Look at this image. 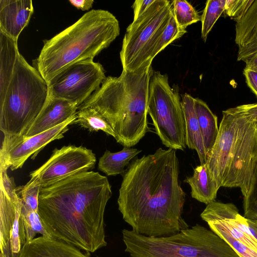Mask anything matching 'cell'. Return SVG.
<instances>
[{
	"mask_svg": "<svg viewBox=\"0 0 257 257\" xmlns=\"http://www.w3.org/2000/svg\"><path fill=\"white\" fill-rule=\"evenodd\" d=\"M176 150L161 148L134 160L117 199L124 221L137 233L164 236L189 227L183 218L186 194L179 182Z\"/></svg>",
	"mask_w": 257,
	"mask_h": 257,
	"instance_id": "1",
	"label": "cell"
},
{
	"mask_svg": "<svg viewBox=\"0 0 257 257\" xmlns=\"http://www.w3.org/2000/svg\"><path fill=\"white\" fill-rule=\"evenodd\" d=\"M111 195L106 176L79 172L42 185L38 213L51 237L93 253L107 245L104 212Z\"/></svg>",
	"mask_w": 257,
	"mask_h": 257,
	"instance_id": "2",
	"label": "cell"
},
{
	"mask_svg": "<svg viewBox=\"0 0 257 257\" xmlns=\"http://www.w3.org/2000/svg\"><path fill=\"white\" fill-rule=\"evenodd\" d=\"M153 71L151 64L135 72L122 70L118 77H106L78 110H95L113 129L116 141L131 148L149 130L148 100Z\"/></svg>",
	"mask_w": 257,
	"mask_h": 257,
	"instance_id": "3",
	"label": "cell"
},
{
	"mask_svg": "<svg viewBox=\"0 0 257 257\" xmlns=\"http://www.w3.org/2000/svg\"><path fill=\"white\" fill-rule=\"evenodd\" d=\"M119 22L110 12L91 10L73 24L44 41L33 65L48 84L56 76L77 62L93 60L119 36Z\"/></svg>",
	"mask_w": 257,
	"mask_h": 257,
	"instance_id": "4",
	"label": "cell"
},
{
	"mask_svg": "<svg viewBox=\"0 0 257 257\" xmlns=\"http://www.w3.org/2000/svg\"><path fill=\"white\" fill-rule=\"evenodd\" d=\"M222 114L217 137L204 163L220 188H239L244 197L257 164L256 123L227 109Z\"/></svg>",
	"mask_w": 257,
	"mask_h": 257,
	"instance_id": "5",
	"label": "cell"
},
{
	"mask_svg": "<svg viewBox=\"0 0 257 257\" xmlns=\"http://www.w3.org/2000/svg\"><path fill=\"white\" fill-rule=\"evenodd\" d=\"M122 235L129 257H239L219 235L198 224L168 236H146L126 229Z\"/></svg>",
	"mask_w": 257,
	"mask_h": 257,
	"instance_id": "6",
	"label": "cell"
},
{
	"mask_svg": "<svg viewBox=\"0 0 257 257\" xmlns=\"http://www.w3.org/2000/svg\"><path fill=\"white\" fill-rule=\"evenodd\" d=\"M48 96L47 83L20 53L6 95L0 101V130L4 135L25 136Z\"/></svg>",
	"mask_w": 257,
	"mask_h": 257,
	"instance_id": "7",
	"label": "cell"
},
{
	"mask_svg": "<svg viewBox=\"0 0 257 257\" xmlns=\"http://www.w3.org/2000/svg\"><path fill=\"white\" fill-rule=\"evenodd\" d=\"M172 11V1L155 0L127 27L119 53L123 71L135 72L152 64L155 47Z\"/></svg>",
	"mask_w": 257,
	"mask_h": 257,
	"instance_id": "8",
	"label": "cell"
},
{
	"mask_svg": "<svg viewBox=\"0 0 257 257\" xmlns=\"http://www.w3.org/2000/svg\"><path fill=\"white\" fill-rule=\"evenodd\" d=\"M148 114L162 144L175 150L186 148L185 122L178 88L171 87L167 74L153 70L150 77Z\"/></svg>",
	"mask_w": 257,
	"mask_h": 257,
	"instance_id": "9",
	"label": "cell"
},
{
	"mask_svg": "<svg viewBox=\"0 0 257 257\" xmlns=\"http://www.w3.org/2000/svg\"><path fill=\"white\" fill-rule=\"evenodd\" d=\"M106 77L101 64L93 60L79 62L50 81L48 96L68 101L78 107L100 87Z\"/></svg>",
	"mask_w": 257,
	"mask_h": 257,
	"instance_id": "10",
	"label": "cell"
},
{
	"mask_svg": "<svg viewBox=\"0 0 257 257\" xmlns=\"http://www.w3.org/2000/svg\"><path fill=\"white\" fill-rule=\"evenodd\" d=\"M7 169H0V248L5 257H18L26 242L21 218L22 200Z\"/></svg>",
	"mask_w": 257,
	"mask_h": 257,
	"instance_id": "11",
	"label": "cell"
},
{
	"mask_svg": "<svg viewBox=\"0 0 257 257\" xmlns=\"http://www.w3.org/2000/svg\"><path fill=\"white\" fill-rule=\"evenodd\" d=\"M96 161L92 150L74 145L55 149L49 159L31 172L30 179L41 186L94 167Z\"/></svg>",
	"mask_w": 257,
	"mask_h": 257,
	"instance_id": "12",
	"label": "cell"
},
{
	"mask_svg": "<svg viewBox=\"0 0 257 257\" xmlns=\"http://www.w3.org/2000/svg\"><path fill=\"white\" fill-rule=\"evenodd\" d=\"M76 117L75 115L54 127L31 137L5 135L0 150V168H10L13 171L22 168L32 155L36 156L47 144L63 138Z\"/></svg>",
	"mask_w": 257,
	"mask_h": 257,
	"instance_id": "13",
	"label": "cell"
},
{
	"mask_svg": "<svg viewBox=\"0 0 257 257\" xmlns=\"http://www.w3.org/2000/svg\"><path fill=\"white\" fill-rule=\"evenodd\" d=\"M77 110L75 104L48 96L42 110L24 136L31 137L54 127L75 116Z\"/></svg>",
	"mask_w": 257,
	"mask_h": 257,
	"instance_id": "14",
	"label": "cell"
},
{
	"mask_svg": "<svg viewBox=\"0 0 257 257\" xmlns=\"http://www.w3.org/2000/svg\"><path fill=\"white\" fill-rule=\"evenodd\" d=\"M33 12L31 0H0V30L18 40Z\"/></svg>",
	"mask_w": 257,
	"mask_h": 257,
	"instance_id": "15",
	"label": "cell"
},
{
	"mask_svg": "<svg viewBox=\"0 0 257 257\" xmlns=\"http://www.w3.org/2000/svg\"><path fill=\"white\" fill-rule=\"evenodd\" d=\"M80 250L52 237L40 236L26 242L18 257H90Z\"/></svg>",
	"mask_w": 257,
	"mask_h": 257,
	"instance_id": "16",
	"label": "cell"
},
{
	"mask_svg": "<svg viewBox=\"0 0 257 257\" xmlns=\"http://www.w3.org/2000/svg\"><path fill=\"white\" fill-rule=\"evenodd\" d=\"M181 104L185 122L186 146L190 149L195 150L197 153L200 164H204L206 154L194 110V98L185 93L182 96Z\"/></svg>",
	"mask_w": 257,
	"mask_h": 257,
	"instance_id": "17",
	"label": "cell"
},
{
	"mask_svg": "<svg viewBox=\"0 0 257 257\" xmlns=\"http://www.w3.org/2000/svg\"><path fill=\"white\" fill-rule=\"evenodd\" d=\"M17 42L0 30V101L6 95L20 53Z\"/></svg>",
	"mask_w": 257,
	"mask_h": 257,
	"instance_id": "18",
	"label": "cell"
},
{
	"mask_svg": "<svg viewBox=\"0 0 257 257\" xmlns=\"http://www.w3.org/2000/svg\"><path fill=\"white\" fill-rule=\"evenodd\" d=\"M184 182L190 185L193 198L206 205L215 200L220 187L205 163L197 166Z\"/></svg>",
	"mask_w": 257,
	"mask_h": 257,
	"instance_id": "19",
	"label": "cell"
},
{
	"mask_svg": "<svg viewBox=\"0 0 257 257\" xmlns=\"http://www.w3.org/2000/svg\"><path fill=\"white\" fill-rule=\"evenodd\" d=\"M194 110L207 155L213 148L219 132L217 117L202 100L194 98Z\"/></svg>",
	"mask_w": 257,
	"mask_h": 257,
	"instance_id": "20",
	"label": "cell"
},
{
	"mask_svg": "<svg viewBox=\"0 0 257 257\" xmlns=\"http://www.w3.org/2000/svg\"><path fill=\"white\" fill-rule=\"evenodd\" d=\"M141 152V150L130 147H123L115 153L106 150L99 159L98 169L107 176L121 174L124 172V167L131 160Z\"/></svg>",
	"mask_w": 257,
	"mask_h": 257,
	"instance_id": "21",
	"label": "cell"
},
{
	"mask_svg": "<svg viewBox=\"0 0 257 257\" xmlns=\"http://www.w3.org/2000/svg\"><path fill=\"white\" fill-rule=\"evenodd\" d=\"M257 34V0L238 20L236 21L235 41L238 46L248 43Z\"/></svg>",
	"mask_w": 257,
	"mask_h": 257,
	"instance_id": "22",
	"label": "cell"
},
{
	"mask_svg": "<svg viewBox=\"0 0 257 257\" xmlns=\"http://www.w3.org/2000/svg\"><path fill=\"white\" fill-rule=\"evenodd\" d=\"M73 124H77L89 132L102 131L107 135L115 137L114 132L106 119L95 110L85 108L78 110Z\"/></svg>",
	"mask_w": 257,
	"mask_h": 257,
	"instance_id": "23",
	"label": "cell"
},
{
	"mask_svg": "<svg viewBox=\"0 0 257 257\" xmlns=\"http://www.w3.org/2000/svg\"><path fill=\"white\" fill-rule=\"evenodd\" d=\"M226 0H208L201 16V38L205 42L215 23L225 11Z\"/></svg>",
	"mask_w": 257,
	"mask_h": 257,
	"instance_id": "24",
	"label": "cell"
},
{
	"mask_svg": "<svg viewBox=\"0 0 257 257\" xmlns=\"http://www.w3.org/2000/svg\"><path fill=\"white\" fill-rule=\"evenodd\" d=\"M172 7L176 21L182 28L186 29L188 26L201 21V16L187 1H173Z\"/></svg>",
	"mask_w": 257,
	"mask_h": 257,
	"instance_id": "25",
	"label": "cell"
},
{
	"mask_svg": "<svg viewBox=\"0 0 257 257\" xmlns=\"http://www.w3.org/2000/svg\"><path fill=\"white\" fill-rule=\"evenodd\" d=\"M21 214L25 232L26 242L33 240L37 234L50 236L42 223L38 211L28 210L22 205Z\"/></svg>",
	"mask_w": 257,
	"mask_h": 257,
	"instance_id": "26",
	"label": "cell"
},
{
	"mask_svg": "<svg viewBox=\"0 0 257 257\" xmlns=\"http://www.w3.org/2000/svg\"><path fill=\"white\" fill-rule=\"evenodd\" d=\"M186 32V29L180 27L177 24L172 10L169 22L155 47L152 59H153L168 45L175 40L181 38Z\"/></svg>",
	"mask_w": 257,
	"mask_h": 257,
	"instance_id": "27",
	"label": "cell"
},
{
	"mask_svg": "<svg viewBox=\"0 0 257 257\" xmlns=\"http://www.w3.org/2000/svg\"><path fill=\"white\" fill-rule=\"evenodd\" d=\"M207 223L210 229L224 240L239 257H257V252L233 238L217 223L210 221Z\"/></svg>",
	"mask_w": 257,
	"mask_h": 257,
	"instance_id": "28",
	"label": "cell"
},
{
	"mask_svg": "<svg viewBox=\"0 0 257 257\" xmlns=\"http://www.w3.org/2000/svg\"><path fill=\"white\" fill-rule=\"evenodd\" d=\"M41 185L30 180L24 186L17 187V192L22 200L23 206L28 210L38 211L39 195Z\"/></svg>",
	"mask_w": 257,
	"mask_h": 257,
	"instance_id": "29",
	"label": "cell"
},
{
	"mask_svg": "<svg viewBox=\"0 0 257 257\" xmlns=\"http://www.w3.org/2000/svg\"><path fill=\"white\" fill-rule=\"evenodd\" d=\"M243 216L248 220H257V164L247 195L243 197Z\"/></svg>",
	"mask_w": 257,
	"mask_h": 257,
	"instance_id": "30",
	"label": "cell"
},
{
	"mask_svg": "<svg viewBox=\"0 0 257 257\" xmlns=\"http://www.w3.org/2000/svg\"><path fill=\"white\" fill-rule=\"evenodd\" d=\"M238 48L237 61L244 62L245 67L257 66V34L248 43Z\"/></svg>",
	"mask_w": 257,
	"mask_h": 257,
	"instance_id": "31",
	"label": "cell"
},
{
	"mask_svg": "<svg viewBox=\"0 0 257 257\" xmlns=\"http://www.w3.org/2000/svg\"><path fill=\"white\" fill-rule=\"evenodd\" d=\"M253 2V0H226L224 12L237 21L244 15Z\"/></svg>",
	"mask_w": 257,
	"mask_h": 257,
	"instance_id": "32",
	"label": "cell"
},
{
	"mask_svg": "<svg viewBox=\"0 0 257 257\" xmlns=\"http://www.w3.org/2000/svg\"><path fill=\"white\" fill-rule=\"evenodd\" d=\"M227 110L257 123V103L240 105Z\"/></svg>",
	"mask_w": 257,
	"mask_h": 257,
	"instance_id": "33",
	"label": "cell"
},
{
	"mask_svg": "<svg viewBox=\"0 0 257 257\" xmlns=\"http://www.w3.org/2000/svg\"><path fill=\"white\" fill-rule=\"evenodd\" d=\"M243 74L248 86L257 96V66L245 67Z\"/></svg>",
	"mask_w": 257,
	"mask_h": 257,
	"instance_id": "34",
	"label": "cell"
},
{
	"mask_svg": "<svg viewBox=\"0 0 257 257\" xmlns=\"http://www.w3.org/2000/svg\"><path fill=\"white\" fill-rule=\"evenodd\" d=\"M155 0H136L132 5L134 11V20L144 14L153 4Z\"/></svg>",
	"mask_w": 257,
	"mask_h": 257,
	"instance_id": "35",
	"label": "cell"
},
{
	"mask_svg": "<svg viewBox=\"0 0 257 257\" xmlns=\"http://www.w3.org/2000/svg\"><path fill=\"white\" fill-rule=\"evenodd\" d=\"M69 3L78 9L88 11L92 8L94 1L92 0H69Z\"/></svg>",
	"mask_w": 257,
	"mask_h": 257,
	"instance_id": "36",
	"label": "cell"
},
{
	"mask_svg": "<svg viewBox=\"0 0 257 257\" xmlns=\"http://www.w3.org/2000/svg\"><path fill=\"white\" fill-rule=\"evenodd\" d=\"M249 224L252 225L257 229V220H251L247 219Z\"/></svg>",
	"mask_w": 257,
	"mask_h": 257,
	"instance_id": "37",
	"label": "cell"
},
{
	"mask_svg": "<svg viewBox=\"0 0 257 257\" xmlns=\"http://www.w3.org/2000/svg\"><path fill=\"white\" fill-rule=\"evenodd\" d=\"M0 257H5L2 253H0Z\"/></svg>",
	"mask_w": 257,
	"mask_h": 257,
	"instance_id": "38",
	"label": "cell"
},
{
	"mask_svg": "<svg viewBox=\"0 0 257 257\" xmlns=\"http://www.w3.org/2000/svg\"><path fill=\"white\" fill-rule=\"evenodd\" d=\"M256 127H257V123H256Z\"/></svg>",
	"mask_w": 257,
	"mask_h": 257,
	"instance_id": "39",
	"label": "cell"
}]
</instances>
